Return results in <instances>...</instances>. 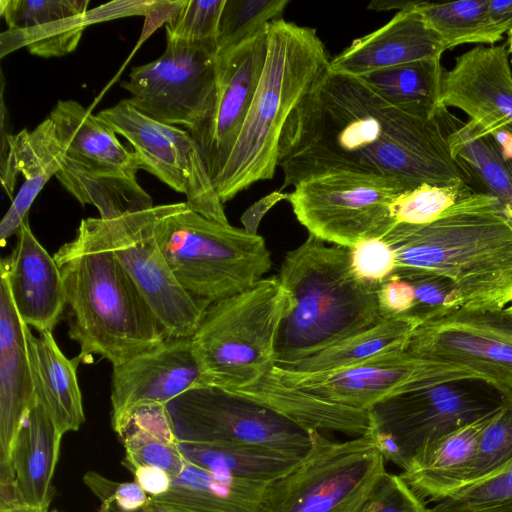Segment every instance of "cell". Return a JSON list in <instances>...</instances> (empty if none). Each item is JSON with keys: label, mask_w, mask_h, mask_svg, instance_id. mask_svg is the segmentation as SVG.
<instances>
[{"label": "cell", "mask_w": 512, "mask_h": 512, "mask_svg": "<svg viewBox=\"0 0 512 512\" xmlns=\"http://www.w3.org/2000/svg\"><path fill=\"white\" fill-rule=\"evenodd\" d=\"M131 473L134 476V481L150 497L167 492L173 479L167 472L148 466L137 467Z\"/></svg>", "instance_id": "obj_49"}, {"label": "cell", "mask_w": 512, "mask_h": 512, "mask_svg": "<svg viewBox=\"0 0 512 512\" xmlns=\"http://www.w3.org/2000/svg\"><path fill=\"white\" fill-rule=\"evenodd\" d=\"M178 441L264 446L305 457L308 429L232 391L200 385L167 404Z\"/></svg>", "instance_id": "obj_13"}, {"label": "cell", "mask_w": 512, "mask_h": 512, "mask_svg": "<svg viewBox=\"0 0 512 512\" xmlns=\"http://www.w3.org/2000/svg\"><path fill=\"white\" fill-rule=\"evenodd\" d=\"M330 60L315 29L283 18L266 26L259 82L234 146L213 185L224 204L252 184L271 179L284 126Z\"/></svg>", "instance_id": "obj_5"}, {"label": "cell", "mask_w": 512, "mask_h": 512, "mask_svg": "<svg viewBox=\"0 0 512 512\" xmlns=\"http://www.w3.org/2000/svg\"><path fill=\"white\" fill-rule=\"evenodd\" d=\"M187 463L217 475L268 484L285 475L304 457L257 445L178 441Z\"/></svg>", "instance_id": "obj_32"}, {"label": "cell", "mask_w": 512, "mask_h": 512, "mask_svg": "<svg viewBox=\"0 0 512 512\" xmlns=\"http://www.w3.org/2000/svg\"><path fill=\"white\" fill-rule=\"evenodd\" d=\"M158 205L113 219L85 218L76 232L117 257L169 338L192 337L208 305L179 284L156 239Z\"/></svg>", "instance_id": "obj_12"}, {"label": "cell", "mask_w": 512, "mask_h": 512, "mask_svg": "<svg viewBox=\"0 0 512 512\" xmlns=\"http://www.w3.org/2000/svg\"><path fill=\"white\" fill-rule=\"evenodd\" d=\"M26 341L35 395L45 405L63 435L78 431L85 421L77 378L81 357L78 355L68 359L52 331L35 336L27 326Z\"/></svg>", "instance_id": "obj_28"}, {"label": "cell", "mask_w": 512, "mask_h": 512, "mask_svg": "<svg viewBox=\"0 0 512 512\" xmlns=\"http://www.w3.org/2000/svg\"><path fill=\"white\" fill-rule=\"evenodd\" d=\"M154 231L179 284L208 306L253 286L272 267L262 236L209 220L186 202L158 205Z\"/></svg>", "instance_id": "obj_6"}, {"label": "cell", "mask_w": 512, "mask_h": 512, "mask_svg": "<svg viewBox=\"0 0 512 512\" xmlns=\"http://www.w3.org/2000/svg\"><path fill=\"white\" fill-rule=\"evenodd\" d=\"M226 0H182L165 23L167 43L218 51V33Z\"/></svg>", "instance_id": "obj_37"}, {"label": "cell", "mask_w": 512, "mask_h": 512, "mask_svg": "<svg viewBox=\"0 0 512 512\" xmlns=\"http://www.w3.org/2000/svg\"><path fill=\"white\" fill-rule=\"evenodd\" d=\"M360 512H430V509L400 475L384 472Z\"/></svg>", "instance_id": "obj_44"}, {"label": "cell", "mask_w": 512, "mask_h": 512, "mask_svg": "<svg viewBox=\"0 0 512 512\" xmlns=\"http://www.w3.org/2000/svg\"><path fill=\"white\" fill-rule=\"evenodd\" d=\"M1 98V137L8 141L17 173L24 177L0 223V242L4 246L28 219L29 209L45 184L61 169L63 149L49 117L32 131L23 129L11 134L3 95Z\"/></svg>", "instance_id": "obj_25"}, {"label": "cell", "mask_w": 512, "mask_h": 512, "mask_svg": "<svg viewBox=\"0 0 512 512\" xmlns=\"http://www.w3.org/2000/svg\"><path fill=\"white\" fill-rule=\"evenodd\" d=\"M441 105L463 111L512 161V71L506 45H478L445 70Z\"/></svg>", "instance_id": "obj_18"}, {"label": "cell", "mask_w": 512, "mask_h": 512, "mask_svg": "<svg viewBox=\"0 0 512 512\" xmlns=\"http://www.w3.org/2000/svg\"><path fill=\"white\" fill-rule=\"evenodd\" d=\"M265 55L266 27L218 55L215 106L205 123L192 134L201 149L212 182L222 170L243 125L262 73Z\"/></svg>", "instance_id": "obj_19"}, {"label": "cell", "mask_w": 512, "mask_h": 512, "mask_svg": "<svg viewBox=\"0 0 512 512\" xmlns=\"http://www.w3.org/2000/svg\"><path fill=\"white\" fill-rule=\"evenodd\" d=\"M392 276L406 280L414 288V305L403 316L416 320L420 325L462 307L461 297L454 284L443 275L419 270L396 269Z\"/></svg>", "instance_id": "obj_41"}, {"label": "cell", "mask_w": 512, "mask_h": 512, "mask_svg": "<svg viewBox=\"0 0 512 512\" xmlns=\"http://www.w3.org/2000/svg\"><path fill=\"white\" fill-rule=\"evenodd\" d=\"M203 385L191 337L168 338L126 362L112 366L111 423L142 403L167 405Z\"/></svg>", "instance_id": "obj_20"}, {"label": "cell", "mask_w": 512, "mask_h": 512, "mask_svg": "<svg viewBox=\"0 0 512 512\" xmlns=\"http://www.w3.org/2000/svg\"><path fill=\"white\" fill-rule=\"evenodd\" d=\"M506 398L488 382L462 378L387 398L370 410L385 460L403 470L445 435L499 410Z\"/></svg>", "instance_id": "obj_9"}, {"label": "cell", "mask_w": 512, "mask_h": 512, "mask_svg": "<svg viewBox=\"0 0 512 512\" xmlns=\"http://www.w3.org/2000/svg\"><path fill=\"white\" fill-rule=\"evenodd\" d=\"M311 449L289 472L270 482L260 512H360L383 475L384 457L370 431L334 442L309 430Z\"/></svg>", "instance_id": "obj_10"}, {"label": "cell", "mask_w": 512, "mask_h": 512, "mask_svg": "<svg viewBox=\"0 0 512 512\" xmlns=\"http://www.w3.org/2000/svg\"><path fill=\"white\" fill-rule=\"evenodd\" d=\"M161 1H115L87 12L49 24L23 30H7L0 39V55L4 57L21 47L40 57H59L74 51L86 27L96 22L132 15L147 16Z\"/></svg>", "instance_id": "obj_31"}, {"label": "cell", "mask_w": 512, "mask_h": 512, "mask_svg": "<svg viewBox=\"0 0 512 512\" xmlns=\"http://www.w3.org/2000/svg\"><path fill=\"white\" fill-rule=\"evenodd\" d=\"M84 483L102 501H112L123 511H134L146 505L150 496L135 482H116L98 472L88 471Z\"/></svg>", "instance_id": "obj_46"}, {"label": "cell", "mask_w": 512, "mask_h": 512, "mask_svg": "<svg viewBox=\"0 0 512 512\" xmlns=\"http://www.w3.org/2000/svg\"><path fill=\"white\" fill-rule=\"evenodd\" d=\"M63 434L35 395L11 450V464L26 512H49Z\"/></svg>", "instance_id": "obj_24"}, {"label": "cell", "mask_w": 512, "mask_h": 512, "mask_svg": "<svg viewBox=\"0 0 512 512\" xmlns=\"http://www.w3.org/2000/svg\"><path fill=\"white\" fill-rule=\"evenodd\" d=\"M10 255L1 260L16 310L28 327L53 331L65 312L60 269L33 234L28 219L21 225Z\"/></svg>", "instance_id": "obj_22"}, {"label": "cell", "mask_w": 512, "mask_h": 512, "mask_svg": "<svg viewBox=\"0 0 512 512\" xmlns=\"http://www.w3.org/2000/svg\"><path fill=\"white\" fill-rule=\"evenodd\" d=\"M26 327L16 310L7 278L1 273L0 469L6 470H13L12 446L35 398Z\"/></svg>", "instance_id": "obj_23"}, {"label": "cell", "mask_w": 512, "mask_h": 512, "mask_svg": "<svg viewBox=\"0 0 512 512\" xmlns=\"http://www.w3.org/2000/svg\"><path fill=\"white\" fill-rule=\"evenodd\" d=\"M415 8L441 37L447 49L471 43L494 45L501 40L490 24L488 0L419 1Z\"/></svg>", "instance_id": "obj_35"}, {"label": "cell", "mask_w": 512, "mask_h": 512, "mask_svg": "<svg viewBox=\"0 0 512 512\" xmlns=\"http://www.w3.org/2000/svg\"><path fill=\"white\" fill-rule=\"evenodd\" d=\"M98 512H127L119 509L112 501L100 502ZM129 512H187L169 505L162 504L150 498L149 502L139 509Z\"/></svg>", "instance_id": "obj_51"}, {"label": "cell", "mask_w": 512, "mask_h": 512, "mask_svg": "<svg viewBox=\"0 0 512 512\" xmlns=\"http://www.w3.org/2000/svg\"><path fill=\"white\" fill-rule=\"evenodd\" d=\"M48 117L63 149L56 178L80 204L96 207L102 219L154 206L137 180L138 156L108 123L75 100L58 101Z\"/></svg>", "instance_id": "obj_8"}, {"label": "cell", "mask_w": 512, "mask_h": 512, "mask_svg": "<svg viewBox=\"0 0 512 512\" xmlns=\"http://www.w3.org/2000/svg\"><path fill=\"white\" fill-rule=\"evenodd\" d=\"M415 6L398 11L384 26L355 39L330 60L329 71L359 78L419 61L441 59L446 45Z\"/></svg>", "instance_id": "obj_21"}, {"label": "cell", "mask_w": 512, "mask_h": 512, "mask_svg": "<svg viewBox=\"0 0 512 512\" xmlns=\"http://www.w3.org/2000/svg\"><path fill=\"white\" fill-rule=\"evenodd\" d=\"M508 43H509L508 51H509V54L511 55V60H512V29L508 32Z\"/></svg>", "instance_id": "obj_53"}, {"label": "cell", "mask_w": 512, "mask_h": 512, "mask_svg": "<svg viewBox=\"0 0 512 512\" xmlns=\"http://www.w3.org/2000/svg\"><path fill=\"white\" fill-rule=\"evenodd\" d=\"M430 512H512V462L437 502Z\"/></svg>", "instance_id": "obj_40"}, {"label": "cell", "mask_w": 512, "mask_h": 512, "mask_svg": "<svg viewBox=\"0 0 512 512\" xmlns=\"http://www.w3.org/2000/svg\"><path fill=\"white\" fill-rule=\"evenodd\" d=\"M218 76L216 52L167 43L159 58L132 68L121 86L138 111L168 125L185 126L192 135L213 111Z\"/></svg>", "instance_id": "obj_14"}, {"label": "cell", "mask_w": 512, "mask_h": 512, "mask_svg": "<svg viewBox=\"0 0 512 512\" xmlns=\"http://www.w3.org/2000/svg\"><path fill=\"white\" fill-rule=\"evenodd\" d=\"M232 392L269 407L308 430L337 431L357 437L370 429L369 411L322 400L288 387L268 373L257 382Z\"/></svg>", "instance_id": "obj_29"}, {"label": "cell", "mask_w": 512, "mask_h": 512, "mask_svg": "<svg viewBox=\"0 0 512 512\" xmlns=\"http://www.w3.org/2000/svg\"><path fill=\"white\" fill-rule=\"evenodd\" d=\"M406 191L385 177L336 171L299 181L288 201L309 234L352 248L383 239L396 226L393 204Z\"/></svg>", "instance_id": "obj_11"}, {"label": "cell", "mask_w": 512, "mask_h": 512, "mask_svg": "<svg viewBox=\"0 0 512 512\" xmlns=\"http://www.w3.org/2000/svg\"><path fill=\"white\" fill-rule=\"evenodd\" d=\"M491 27L499 39L512 29V0H488Z\"/></svg>", "instance_id": "obj_50"}, {"label": "cell", "mask_w": 512, "mask_h": 512, "mask_svg": "<svg viewBox=\"0 0 512 512\" xmlns=\"http://www.w3.org/2000/svg\"><path fill=\"white\" fill-rule=\"evenodd\" d=\"M293 304L278 277L211 304L191 337L203 385L233 391L265 376L274 365L280 323Z\"/></svg>", "instance_id": "obj_7"}, {"label": "cell", "mask_w": 512, "mask_h": 512, "mask_svg": "<svg viewBox=\"0 0 512 512\" xmlns=\"http://www.w3.org/2000/svg\"><path fill=\"white\" fill-rule=\"evenodd\" d=\"M267 373L288 387L362 411H369L377 403L400 393L455 379L475 378L463 369L418 358L406 350L326 372L297 373L273 365Z\"/></svg>", "instance_id": "obj_17"}, {"label": "cell", "mask_w": 512, "mask_h": 512, "mask_svg": "<svg viewBox=\"0 0 512 512\" xmlns=\"http://www.w3.org/2000/svg\"><path fill=\"white\" fill-rule=\"evenodd\" d=\"M278 278L294 304L277 332L276 367L310 356L384 319L377 302L379 287L357 278L350 248L328 246L309 234L285 255Z\"/></svg>", "instance_id": "obj_4"}, {"label": "cell", "mask_w": 512, "mask_h": 512, "mask_svg": "<svg viewBox=\"0 0 512 512\" xmlns=\"http://www.w3.org/2000/svg\"><path fill=\"white\" fill-rule=\"evenodd\" d=\"M451 156L466 182L478 193L495 198L512 220V161L504 156L492 135L472 121L461 122L441 109Z\"/></svg>", "instance_id": "obj_27"}, {"label": "cell", "mask_w": 512, "mask_h": 512, "mask_svg": "<svg viewBox=\"0 0 512 512\" xmlns=\"http://www.w3.org/2000/svg\"><path fill=\"white\" fill-rule=\"evenodd\" d=\"M383 240L396 269L447 277L462 307L504 309L512 302V220L489 195L474 192L429 224L396 225Z\"/></svg>", "instance_id": "obj_2"}, {"label": "cell", "mask_w": 512, "mask_h": 512, "mask_svg": "<svg viewBox=\"0 0 512 512\" xmlns=\"http://www.w3.org/2000/svg\"><path fill=\"white\" fill-rule=\"evenodd\" d=\"M97 115L130 143L142 169L184 194L193 211L209 220L229 224L201 149L188 130L146 116L128 99Z\"/></svg>", "instance_id": "obj_15"}, {"label": "cell", "mask_w": 512, "mask_h": 512, "mask_svg": "<svg viewBox=\"0 0 512 512\" xmlns=\"http://www.w3.org/2000/svg\"><path fill=\"white\" fill-rule=\"evenodd\" d=\"M419 325L407 316L384 318L365 331L278 368L297 373H318L354 366L385 353L406 350L412 333Z\"/></svg>", "instance_id": "obj_33"}, {"label": "cell", "mask_w": 512, "mask_h": 512, "mask_svg": "<svg viewBox=\"0 0 512 512\" xmlns=\"http://www.w3.org/2000/svg\"><path fill=\"white\" fill-rule=\"evenodd\" d=\"M406 351L463 369L512 402V315L505 308L461 307L427 321L414 330Z\"/></svg>", "instance_id": "obj_16"}, {"label": "cell", "mask_w": 512, "mask_h": 512, "mask_svg": "<svg viewBox=\"0 0 512 512\" xmlns=\"http://www.w3.org/2000/svg\"><path fill=\"white\" fill-rule=\"evenodd\" d=\"M508 313L512 315V304L505 308Z\"/></svg>", "instance_id": "obj_54"}, {"label": "cell", "mask_w": 512, "mask_h": 512, "mask_svg": "<svg viewBox=\"0 0 512 512\" xmlns=\"http://www.w3.org/2000/svg\"><path fill=\"white\" fill-rule=\"evenodd\" d=\"M441 59L419 61L359 77L388 104L420 116H434L441 107L444 74Z\"/></svg>", "instance_id": "obj_34"}, {"label": "cell", "mask_w": 512, "mask_h": 512, "mask_svg": "<svg viewBox=\"0 0 512 512\" xmlns=\"http://www.w3.org/2000/svg\"><path fill=\"white\" fill-rule=\"evenodd\" d=\"M290 193L273 191L252 204L241 216L243 229L252 235H257V230L262 218L277 203L288 200Z\"/></svg>", "instance_id": "obj_48"}, {"label": "cell", "mask_w": 512, "mask_h": 512, "mask_svg": "<svg viewBox=\"0 0 512 512\" xmlns=\"http://www.w3.org/2000/svg\"><path fill=\"white\" fill-rule=\"evenodd\" d=\"M87 0H1L0 14L9 30L49 24L89 10Z\"/></svg>", "instance_id": "obj_43"}, {"label": "cell", "mask_w": 512, "mask_h": 512, "mask_svg": "<svg viewBox=\"0 0 512 512\" xmlns=\"http://www.w3.org/2000/svg\"><path fill=\"white\" fill-rule=\"evenodd\" d=\"M377 302L383 318L403 316L415 302V291L404 279L392 276L377 291Z\"/></svg>", "instance_id": "obj_47"}, {"label": "cell", "mask_w": 512, "mask_h": 512, "mask_svg": "<svg viewBox=\"0 0 512 512\" xmlns=\"http://www.w3.org/2000/svg\"><path fill=\"white\" fill-rule=\"evenodd\" d=\"M53 257L64 284L68 335L84 362L98 355L116 366L169 338L113 252L76 232Z\"/></svg>", "instance_id": "obj_3"}, {"label": "cell", "mask_w": 512, "mask_h": 512, "mask_svg": "<svg viewBox=\"0 0 512 512\" xmlns=\"http://www.w3.org/2000/svg\"><path fill=\"white\" fill-rule=\"evenodd\" d=\"M268 484L217 475L186 462L168 491L151 498L187 512H260Z\"/></svg>", "instance_id": "obj_30"}, {"label": "cell", "mask_w": 512, "mask_h": 512, "mask_svg": "<svg viewBox=\"0 0 512 512\" xmlns=\"http://www.w3.org/2000/svg\"><path fill=\"white\" fill-rule=\"evenodd\" d=\"M440 110L434 116L402 111L360 79L328 68L284 126L278 155L283 187L336 171L385 177L407 190L466 181Z\"/></svg>", "instance_id": "obj_1"}, {"label": "cell", "mask_w": 512, "mask_h": 512, "mask_svg": "<svg viewBox=\"0 0 512 512\" xmlns=\"http://www.w3.org/2000/svg\"><path fill=\"white\" fill-rule=\"evenodd\" d=\"M350 252L357 278L375 287L389 280L397 267L395 252L383 239L363 241L350 248Z\"/></svg>", "instance_id": "obj_45"}, {"label": "cell", "mask_w": 512, "mask_h": 512, "mask_svg": "<svg viewBox=\"0 0 512 512\" xmlns=\"http://www.w3.org/2000/svg\"><path fill=\"white\" fill-rule=\"evenodd\" d=\"M418 1H399V0H376L368 5V9L376 11H388V10H406L414 7Z\"/></svg>", "instance_id": "obj_52"}, {"label": "cell", "mask_w": 512, "mask_h": 512, "mask_svg": "<svg viewBox=\"0 0 512 512\" xmlns=\"http://www.w3.org/2000/svg\"><path fill=\"white\" fill-rule=\"evenodd\" d=\"M475 191L466 181L448 186L422 185L398 196L393 204L396 225H425Z\"/></svg>", "instance_id": "obj_39"}, {"label": "cell", "mask_w": 512, "mask_h": 512, "mask_svg": "<svg viewBox=\"0 0 512 512\" xmlns=\"http://www.w3.org/2000/svg\"><path fill=\"white\" fill-rule=\"evenodd\" d=\"M288 3L289 0H226L219 24L217 56L281 19Z\"/></svg>", "instance_id": "obj_36"}, {"label": "cell", "mask_w": 512, "mask_h": 512, "mask_svg": "<svg viewBox=\"0 0 512 512\" xmlns=\"http://www.w3.org/2000/svg\"><path fill=\"white\" fill-rule=\"evenodd\" d=\"M497 411L439 439L399 474L401 478L430 502L437 503L457 492L466 483L480 435Z\"/></svg>", "instance_id": "obj_26"}, {"label": "cell", "mask_w": 512, "mask_h": 512, "mask_svg": "<svg viewBox=\"0 0 512 512\" xmlns=\"http://www.w3.org/2000/svg\"><path fill=\"white\" fill-rule=\"evenodd\" d=\"M117 435L125 448L122 465L130 472L148 466L161 469L174 478L186 464L175 436L131 428H123Z\"/></svg>", "instance_id": "obj_38"}, {"label": "cell", "mask_w": 512, "mask_h": 512, "mask_svg": "<svg viewBox=\"0 0 512 512\" xmlns=\"http://www.w3.org/2000/svg\"><path fill=\"white\" fill-rule=\"evenodd\" d=\"M511 462L512 402L506 400L480 435L476 457L463 487L496 474Z\"/></svg>", "instance_id": "obj_42"}]
</instances>
